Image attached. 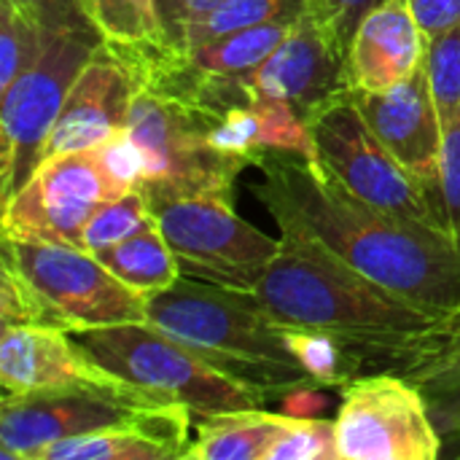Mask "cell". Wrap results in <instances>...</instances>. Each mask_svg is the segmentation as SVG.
<instances>
[{"label":"cell","instance_id":"cell-1","mask_svg":"<svg viewBox=\"0 0 460 460\" xmlns=\"http://www.w3.org/2000/svg\"><path fill=\"white\" fill-rule=\"evenodd\" d=\"M253 197L278 226H296L323 251L434 318L460 307V245L442 229L396 218L353 194L307 154L261 146Z\"/></svg>","mask_w":460,"mask_h":460},{"label":"cell","instance_id":"cell-2","mask_svg":"<svg viewBox=\"0 0 460 460\" xmlns=\"http://www.w3.org/2000/svg\"><path fill=\"white\" fill-rule=\"evenodd\" d=\"M280 232V251L253 291L278 323L326 334L394 372L423 353L439 318L348 267L302 229Z\"/></svg>","mask_w":460,"mask_h":460},{"label":"cell","instance_id":"cell-3","mask_svg":"<svg viewBox=\"0 0 460 460\" xmlns=\"http://www.w3.org/2000/svg\"><path fill=\"white\" fill-rule=\"evenodd\" d=\"M148 323L270 399L321 391L299 364L288 326L278 323L253 291L181 275L167 291L148 296Z\"/></svg>","mask_w":460,"mask_h":460},{"label":"cell","instance_id":"cell-4","mask_svg":"<svg viewBox=\"0 0 460 460\" xmlns=\"http://www.w3.org/2000/svg\"><path fill=\"white\" fill-rule=\"evenodd\" d=\"M89 353L121 380L148 391L162 404H183L197 418L256 410L272 402L205 361L154 323H121L75 334Z\"/></svg>","mask_w":460,"mask_h":460},{"label":"cell","instance_id":"cell-5","mask_svg":"<svg viewBox=\"0 0 460 460\" xmlns=\"http://www.w3.org/2000/svg\"><path fill=\"white\" fill-rule=\"evenodd\" d=\"M226 113L135 81V100L124 129L146 159L140 191L146 197L191 191L234 197V183L248 170V162L210 146V132Z\"/></svg>","mask_w":460,"mask_h":460},{"label":"cell","instance_id":"cell-6","mask_svg":"<svg viewBox=\"0 0 460 460\" xmlns=\"http://www.w3.org/2000/svg\"><path fill=\"white\" fill-rule=\"evenodd\" d=\"M305 121L313 143L310 159L353 194L396 218L447 232L445 208L437 191L380 143L350 89L318 105Z\"/></svg>","mask_w":460,"mask_h":460},{"label":"cell","instance_id":"cell-7","mask_svg":"<svg viewBox=\"0 0 460 460\" xmlns=\"http://www.w3.org/2000/svg\"><path fill=\"white\" fill-rule=\"evenodd\" d=\"M146 199L186 278L256 291L280 251V240L234 213V197L191 191L151 194Z\"/></svg>","mask_w":460,"mask_h":460},{"label":"cell","instance_id":"cell-8","mask_svg":"<svg viewBox=\"0 0 460 460\" xmlns=\"http://www.w3.org/2000/svg\"><path fill=\"white\" fill-rule=\"evenodd\" d=\"M0 256L13 261L70 334L148 321V296L84 248L0 237Z\"/></svg>","mask_w":460,"mask_h":460},{"label":"cell","instance_id":"cell-9","mask_svg":"<svg viewBox=\"0 0 460 460\" xmlns=\"http://www.w3.org/2000/svg\"><path fill=\"white\" fill-rule=\"evenodd\" d=\"M97 46V35H54L43 57L0 92V208L40 167L67 92Z\"/></svg>","mask_w":460,"mask_h":460},{"label":"cell","instance_id":"cell-10","mask_svg":"<svg viewBox=\"0 0 460 460\" xmlns=\"http://www.w3.org/2000/svg\"><path fill=\"white\" fill-rule=\"evenodd\" d=\"M334 429L340 460L442 458V431L420 385L391 369L358 375L342 388Z\"/></svg>","mask_w":460,"mask_h":460},{"label":"cell","instance_id":"cell-11","mask_svg":"<svg viewBox=\"0 0 460 460\" xmlns=\"http://www.w3.org/2000/svg\"><path fill=\"white\" fill-rule=\"evenodd\" d=\"M151 407L164 404L127 380L3 394L0 460H38L62 439L119 426Z\"/></svg>","mask_w":460,"mask_h":460},{"label":"cell","instance_id":"cell-12","mask_svg":"<svg viewBox=\"0 0 460 460\" xmlns=\"http://www.w3.org/2000/svg\"><path fill=\"white\" fill-rule=\"evenodd\" d=\"M97 151L43 159L35 175L3 205L0 232L11 240L84 248V229L111 199L121 197Z\"/></svg>","mask_w":460,"mask_h":460},{"label":"cell","instance_id":"cell-13","mask_svg":"<svg viewBox=\"0 0 460 460\" xmlns=\"http://www.w3.org/2000/svg\"><path fill=\"white\" fill-rule=\"evenodd\" d=\"M256 94L278 97L307 119L318 105L348 92V46L307 8L280 46L248 75Z\"/></svg>","mask_w":460,"mask_h":460},{"label":"cell","instance_id":"cell-14","mask_svg":"<svg viewBox=\"0 0 460 460\" xmlns=\"http://www.w3.org/2000/svg\"><path fill=\"white\" fill-rule=\"evenodd\" d=\"M353 97L380 143L442 199L439 164L445 129L431 94L426 65H420L394 89L353 92Z\"/></svg>","mask_w":460,"mask_h":460},{"label":"cell","instance_id":"cell-15","mask_svg":"<svg viewBox=\"0 0 460 460\" xmlns=\"http://www.w3.org/2000/svg\"><path fill=\"white\" fill-rule=\"evenodd\" d=\"M135 100L129 67L102 43L73 81L43 159L92 151L127 127Z\"/></svg>","mask_w":460,"mask_h":460},{"label":"cell","instance_id":"cell-16","mask_svg":"<svg viewBox=\"0 0 460 460\" xmlns=\"http://www.w3.org/2000/svg\"><path fill=\"white\" fill-rule=\"evenodd\" d=\"M121 380L102 367L89 348L70 332L51 326H0V388L27 394L84 383Z\"/></svg>","mask_w":460,"mask_h":460},{"label":"cell","instance_id":"cell-17","mask_svg":"<svg viewBox=\"0 0 460 460\" xmlns=\"http://www.w3.org/2000/svg\"><path fill=\"white\" fill-rule=\"evenodd\" d=\"M426 59V35L407 0H383L353 30L348 43L350 92H385L410 78Z\"/></svg>","mask_w":460,"mask_h":460},{"label":"cell","instance_id":"cell-18","mask_svg":"<svg viewBox=\"0 0 460 460\" xmlns=\"http://www.w3.org/2000/svg\"><path fill=\"white\" fill-rule=\"evenodd\" d=\"M194 415L183 404H164L94 434L62 439L38 460H186L194 442Z\"/></svg>","mask_w":460,"mask_h":460},{"label":"cell","instance_id":"cell-19","mask_svg":"<svg viewBox=\"0 0 460 460\" xmlns=\"http://www.w3.org/2000/svg\"><path fill=\"white\" fill-rule=\"evenodd\" d=\"M197 439L186 460H267L270 447L283 431V415L256 410H232L194 423Z\"/></svg>","mask_w":460,"mask_h":460},{"label":"cell","instance_id":"cell-20","mask_svg":"<svg viewBox=\"0 0 460 460\" xmlns=\"http://www.w3.org/2000/svg\"><path fill=\"white\" fill-rule=\"evenodd\" d=\"M94 256L119 280H124L129 288H135L146 296L167 291L181 278V267H178L156 221L151 226H146L143 232L132 234L129 240L113 245V248H105Z\"/></svg>","mask_w":460,"mask_h":460},{"label":"cell","instance_id":"cell-21","mask_svg":"<svg viewBox=\"0 0 460 460\" xmlns=\"http://www.w3.org/2000/svg\"><path fill=\"white\" fill-rule=\"evenodd\" d=\"M299 13H283L272 22L264 24H253L237 32H229L224 38H216L210 43L194 46V49H183L189 54V59L210 73H221V75H251L278 46L280 40L291 32V27L296 24Z\"/></svg>","mask_w":460,"mask_h":460},{"label":"cell","instance_id":"cell-22","mask_svg":"<svg viewBox=\"0 0 460 460\" xmlns=\"http://www.w3.org/2000/svg\"><path fill=\"white\" fill-rule=\"evenodd\" d=\"M86 11L102 43L119 57L172 46L156 0H86Z\"/></svg>","mask_w":460,"mask_h":460},{"label":"cell","instance_id":"cell-23","mask_svg":"<svg viewBox=\"0 0 460 460\" xmlns=\"http://www.w3.org/2000/svg\"><path fill=\"white\" fill-rule=\"evenodd\" d=\"M305 8L307 0H221L218 5L186 22L181 49H194L229 32L272 22L283 13H299Z\"/></svg>","mask_w":460,"mask_h":460},{"label":"cell","instance_id":"cell-24","mask_svg":"<svg viewBox=\"0 0 460 460\" xmlns=\"http://www.w3.org/2000/svg\"><path fill=\"white\" fill-rule=\"evenodd\" d=\"M288 342H291L299 364L318 383V388H345L350 380H356L361 375L364 367H369L367 358H361L342 342H337L326 334H318V332L288 326Z\"/></svg>","mask_w":460,"mask_h":460},{"label":"cell","instance_id":"cell-25","mask_svg":"<svg viewBox=\"0 0 460 460\" xmlns=\"http://www.w3.org/2000/svg\"><path fill=\"white\" fill-rule=\"evenodd\" d=\"M154 221L156 218L148 208V199L143 197L140 189H132L116 199L105 202L92 216V221L84 229V251L100 253L105 248H113V245L129 240L132 234L143 232Z\"/></svg>","mask_w":460,"mask_h":460},{"label":"cell","instance_id":"cell-26","mask_svg":"<svg viewBox=\"0 0 460 460\" xmlns=\"http://www.w3.org/2000/svg\"><path fill=\"white\" fill-rule=\"evenodd\" d=\"M51 38L54 35L22 16L8 0H0V92L43 57Z\"/></svg>","mask_w":460,"mask_h":460},{"label":"cell","instance_id":"cell-27","mask_svg":"<svg viewBox=\"0 0 460 460\" xmlns=\"http://www.w3.org/2000/svg\"><path fill=\"white\" fill-rule=\"evenodd\" d=\"M423 65L429 70L442 129H447L460 116V24L426 40Z\"/></svg>","mask_w":460,"mask_h":460},{"label":"cell","instance_id":"cell-28","mask_svg":"<svg viewBox=\"0 0 460 460\" xmlns=\"http://www.w3.org/2000/svg\"><path fill=\"white\" fill-rule=\"evenodd\" d=\"M267 460H340L334 420L283 415V431Z\"/></svg>","mask_w":460,"mask_h":460},{"label":"cell","instance_id":"cell-29","mask_svg":"<svg viewBox=\"0 0 460 460\" xmlns=\"http://www.w3.org/2000/svg\"><path fill=\"white\" fill-rule=\"evenodd\" d=\"M16 323L62 329L46 299L35 291V286L13 267V261L0 256V326Z\"/></svg>","mask_w":460,"mask_h":460},{"label":"cell","instance_id":"cell-30","mask_svg":"<svg viewBox=\"0 0 460 460\" xmlns=\"http://www.w3.org/2000/svg\"><path fill=\"white\" fill-rule=\"evenodd\" d=\"M8 3L49 35H97L86 11V0H8Z\"/></svg>","mask_w":460,"mask_h":460},{"label":"cell","instance_id":"cell-31","mask_svg":"<svg viewBox=\"0 0 460 460\" xmlns=\"http://www.w3.org/2000/svg\"><path fill=\"white\" fill-rule=\"evenodd\" d=\"M447 369H460V307L431 329L423 353L410 367L399 369V375H404L407 380H420L426 375Z\"/></svg>","mask_w":460,"mask_h":460},{"label":"cell","instance_id":"cell-32","mask_svg":"<svg viewBox=\"0 0 460 460\" xmlns=\"http://www.w3.org/2000/svg\"><path fill=\"white\" fill-rule=\"evenodd\" d=\"M105 172L111 175V181L121 189V191H132L143 186L146 178V159L140 146L127 135V129H121L119 135H113L108 143L94 148Z\"/></svg>","mask_w":460,"mask_h":460},{"label":"cell","instance_id":"cell-33","mask_svg":"<svg viewBox=\"0 0 460 460\" xmlns=\"http://www.w3.org/2000/svg\"><path fill=\"white\" fill-rule=\"evenodd\" d=\"M439 186H442V208H445L447 232L460 245V116L445 129Z\"/></svg>","mask_w":460,"mask_h":460},{"label":"cell","instance_id":"cell-34","mask_svg":"<svg viewBox=\"0 0 460 460\" xmlns=\"http://www.w3.org/2000/svg\"><path fill=\"white\" fill-rule=\"evenodd\" d=\"M420 385L431 418L437 420L442 434L460 429V369H447L437 375H426L420 380H412Z\"/></svg>","mask_w":460,"mask_h":460},{"label":"cell","instance_id":"cell-35","mask_svg":"<svg viewBox=\"0 0 460 460\" xmlns=\"http://www.w3.org/2000/svg\"><path fill=\"white\" fill-rule=\"evenodd\" d=\"M383 0H307V11L342 43H350L358 22Z\"/></svg>","mask_w":460,"mask_h":460},{"label":"cell","instance_id":"cell-36","mask_svg":"<svg viewBox=\"0 0 460 460\" xmlns=\"http://www.w3.org/2000/svg\"><path fill=\"white\" fill-rule=\"evenodd\" d=\"M426 40L460 24V0H407Z\"/></svg>","mask_w":460,"mask_h":460},{"label":"cell","instance_id":"cell-37","mask_svg":"<svg viewBox=\"0 0 460 460\" xmlns=\"http://www.w3.org/2000/svg\"><path fill=\"white\" fill-rule=\"evenodd\" d=\"M167 38L175 49H181L183 40V27H186V11H183V0H156Z\"/></svg>","mask_w":460,"mask_h":460},{"label":"cell","instance_id":"cell-38","mask_svg":"<svg viewBox=\"0 0 460 460\" xmlns=\"http://www.w3.org/2000/svg\"><path fill=\"white\" fill-rule=\"evenodd\" d=\"M442 458L460 460V429L442 434Z\"/></svg>","mask_w":460,"mask_h":460},{"label":"cell","instance_id":"cell-39","mask_svg":"<svg viewBox=\"0 0 460 460\" xmlns=\"http://www.w3.org/2000/svg\"><path fill=\"white\" fill-rule=\"evenodd\" d=\"M218 3H221V0H183L186 22L194 19V16H199V13H205L208 8H213V5H218Z\"/></svg>","mask_w":460,"mask_h":460}]
</instances>
